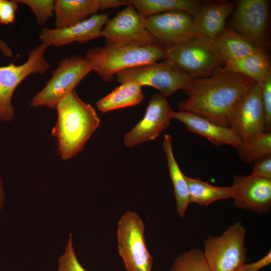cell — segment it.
Listing matches in <instances>:
<instances>
[{
  "label": "cell",
  "mask_w": 271,
  "mask_h": 271,
  "mask_svg": "<svg viewBox=\"0 0 271 271\" xmlns=\"http://www.w3.org/2000/svg\"><path fill=\"white\" fill-rule=\"evenodd\" d=\"M256 84L244 75L220 71L209 77L192 79L182 90L187 98L178 103V107L231 127L240 103Z\"/></svg>",
  "instance_id": "cell-1"
},
{
  "label": "cell",
  "mask_w": 271,
  "mask_h": 271,
  "mask_svg": "<svg viewBox=\"0 0 271 271\" xmlns=\"http://www.w3.org/2000/svg\"><path fill=\"white\" fill-rule=\"evenodd\" d=\"M57 120L52 130L63 160L75 157L83 148L100 120L94 108L82 101L73 90L57 104Z\"/></svg>",
  "instance_id": "cell-2"
},
{
  "label": "cell",
  "mask_w": 271,
  "mask_h": 271,
  "mask_svg": "<svg viewBox=\"0 0 271 271\" xmlns=\"http://www.w3.org/2000/svg\"><path fill=\"white\" fill-rule=\"evenodd\" d=\"M92 71L106 82L120 71L166 59V48L154 43L105 44L89 49L84 57Z\"/></svg>",
  "instance_id": "cell-3"
},
{
  "label": "cell",
  "mask_w": 271,
  "mask_h": 271,
  "mask_svg": "<svg viewBox=\"0 0 271 271\" xmlns=\"http://www.w3.org/2000/svg\"><path fill=\"white\" fill-rule=\"evenodd\" d=\"M192 79L210 76L225 64L213 40L198 35L190 41L166 48V59Z\"/></svg>",
  "instance_id": "cell-4"
},
{
  "label": "cell",
  "mask_w": 271,
  "mask_h": 271,
  "mask_svg": "<svg viewBox=\"0 0 271 271\" xmlns=\"http://www.w3.org/2000/svg\"><path fill=\"white\" fill-rule=\"evenodd\" d=\"M246 230L239 221L218 236L209 235L203 250L210 271H236L247 260Z\"/></svg>",
  "instance_id": "cell-5"
},
{
  "label": "cell",
  "mask_w": 271,
  "mask_h": 271,
  "mask_svg": "<svg viewBox=\"0 0 271 271\" xmlns=\"http://www.w3.org/2000/svg\"><path fill=\"white\" fill-rule=\"evenodd\" d=\"M118 253L126 271H152L153 259L146 246L145 225L137 213L127 211L117 222Z\"/></svg>",
  "instance_id": "cell-6"
},
{
  "label": "cell",
  "mask_w": 271,
  "mask_h": 271,
  "mask_svg": "<svg viewBox=\"0 0 271 271\" xmlns=\"http://www.w3.org/2000/svg\"><path fill=\"white\" fill-rule=\"evenodd\" d=\"M92 69L84 57L74 55L62 59L44 88L32 98L33 107L55 108L58 102L76 86Z\"/></svg>",
  "instance_id": "cell-7"
},
{
  "label": "cell",
  "mask_w": 271,
  "mask_h": 271,
  "mask_svg": "<svg viewBox=\"0 0 271 271\" xmlns=\"http://www.w3.org/2000/svg\"><path fill=\"white\" fill-rule=\"evenodd\" d=\"M119 83L133 82L159 91L167 98L183 90L192 78L172 61L153 62L120 71L116 74Z\"/></svg>",
  "instance_id": "cell-8"
},
{
  "label": "cell",
  "mask_w": 271,
  "mask_h": 271,
  "mask_svg": "<svg viewBox=\"0 0 271 271\" xmlns=\"http://www.w3.org/2000/svg\"><path fill=\"white\" fill-rule=\"evenodd\" d=\"M49 46L42 43L28 54L27 60L21 65L11 63L0 66V120H12L15 108L12 96L18 86L28 76L43 75L49 69L50 64L45 57Z\"/></svg>",
  "instance_id": "cell-9"
},
{
  "label": "cell",
  "mask_w": 271,
  "mask_h": 271,
  "mask_svg": "<svg viewBox=\"0 0 271 271\" xmlns=\"http://www.w3.org/2000/svg\"><path fill=\"white\" fill-rule=\"evenodd\" d=\"M147 29L156 43L168 48L186 43L199 35L193 23V17L181 11L159 13L145 18Z\"/></svg>",
  "instance_id": "cell-10"
},
{
  "label": "cell",
  "mask_w": 271,
  "mask_h": 271,
  "mask_svg": "<svg viewBox=\"0 0 271 271\" xmlns=\"http://www.w3.org/2000/svg\"><path fill=\"white\" fill-rule=\"evenodd\" d=\"M145 18L129 4L109 19L101 31L105 44H131L148 45L156 43L146 28Z\"/></svg>",
  "instance_id": "cell-11"
},
{
  "label": "cell",
  "mask_w": 271,
  "mask_h": 271,
  "mask_svg": "<svg viewBox=\"0 0 271 271\" xmlns=\"http://www.w3.org/2000/svg\"><path fill=\"white\" fill-rule=\"evenodd\" d=\"M268 16L267 1L239 0L232 19L233 30L266 52Z\"/></svg>",
  "instance_id": "cell-12"
},
{
  "label": "cell",
  "mask_w": 271,
  "mask_h": 271,
  "mask_svg": "<svg viewBox=\"0 0 271 271\" xmlns=\"http://www.w3.org/2000/svg\"><path fill=\"white\" fill-rule=\"evenodd\" d=\"M172 110L167 97L160 93L152 95L144 117L124 137L127 147H133L156 139L170 124Z\"/></svg>",
  "instance_id": "cell-13"
},
{
  "label": "cell",
  "mask_w": 271,
  "mask_h": 271,
  "mask_svg": "<svg viewBox=\"0 0 271 271\" xmlns=\"http://www.w3.org/2000/svg\"><path fill=\"white\" fill-rule=\"evenodd\" d=\"M232 187L234 205L241 209L259 213H267L271 209V179L251 175H235Z\"/></svg>",
  "instance_id": "cell-14"
},
{
  "label": "cell",
  "mask_w": 271,
  "mask_h": 271,
  "mask_svg": "<svg viewBox=\"0 0 271 271\" xmlns=\"http://www.w3.org/2000/svg\"><path fill=\"white\" fill-rule=\"evenodd\" d=\"M111 12L97 14L73 26L50 29L44 28L39 35L42 43L61 47L72 42L85 43L101 37V31L109 20Z\"/></svg>",
  "instance_id": "cell-15"
},
{
  "label": "cell",
  "mask_w": 271,
  "mask_h": 271,
  "mask_svg": "<svg viewBox=\"0 0 271 271\" xmlns=\"http://www.w3.org/2000/svg\"><path fill=\"white\" fill-rule=\"evenodd\" d=\"M265 124L260 92L256 83L240 103L231 127L244 142L266 132Z\"/></svg>",
  "instance_id": "cell-16"
},
{
  "label": "cell",
  "mask_w": 271,
  "mask_h": 271,
  "mask_svg": "<svg viewBox=\"0 0 271 271\" xmlns=\"http://www.w3.org/2000/svg\"><path fill=\"white\" fill-rule=\"evenodd\" d=\"M127 5L125 0H56L55 28L70 27L97 14L100 11Z\"/></svg>",
  "instance_id": "cell-17"
},
{
  "label": "cell",
  "mask_w": 271,
  "mask_h": 271,
  "mask_svg": "<svg viewBox=\"0 0 271 271\" xmlns=\"http://www.w3.org/2000/svg\"><path fill=\"white\" fill-rule=\"evenodd\" d=\"M172 118L184 124L188 131L206 138L216 146L227 145L236 149L242 143L231 127L217 124L196 114L173 111Z\"/></svg>",
  "instance_id": "cell-18"
},
{
  "label": "cell",
  "mask_w": 271,
  "mask_h": 271,
  "mask_svg": "<svg viewBox=\"0 0 271 271\" xmlns=\"http://www.w3.org/2000/svg\"><path fill=\"white\" fill-rule=\"evenodd\" d=\"M233 9L231 2H204L193 17L196 33L213 40L225 28L226 20Z\"/></svg>",
  "instance_id": "cell-19"
},
{
  "label": "cell",
  "mask_w": 271,
  "mask_h": 271,
  "mask_svg": "<svg viewBox=\"0 0 271 271\" xmlns=\"http://www.w3.org/2000/svg\"><path fill=\"white\" fill-rule=\"evenodd\" d=\"M163 148L166 154L170 177L173 186L177 211L179 217L183 218L191 203L189 186L186 175L181 170L175 158L171 135L166 134L164 136Z\"/></svg>",
  "instance_id": "cell-20"
},
{
  "label": "cell",
  "mask_w": 271,
  "mask_h": 271,
  "mask_svg": "<svg viewBox=\"0 0 271 271\" xmlns=\"http://www.w3.org/2000/svg\"><path fill=\"white\" fill-rule=\"evenodd\" d=\"M270 70L267 53L259 50L245 57L226 62L219 71L244 75L259 84Z\"/></svg>",
  "instance_id": "cell-21"
},
{
  "label": "cell",
  "mask_w": 271,
  "mask_h": 271,
  "mask_svg": "<svg viewBox=\"0 0 271 271\" xmlns=\"http://www.w3.org/2000/svg\"><path fill=\"white\" fill-rule=\"evenodd\" d=\"M225 63L260 50L232 29L224 28L213 39Z\"/></svg>",
  "instance_id": "cell-22"
},
{
  "label": "cell",
  "mask_w": 271,
  "mask_h": 271,
  "mask_svg": "<svg viewBox=\"0 0 271 271\" xmlns=\"http://www.w3.org/2000/svg\"><path fill=\"white\" fill-rule=\"evenodd\" d=\"M144 17L165 12L181 11L193 17L204 2L198 0H126Z\"/></svg>",
  "instance_id": "cell-23"
},
{
  "label": "cell",
  "mask_w": 271,
  "mask_h": 271,
  "mask_svg": "<svg viewBox=\"0 0 271 271\" xmlns=\"http://www.w3.org/2000/svg\"><path fill=\"white\" fill-rule=\"evenodd\" d=\"M140 85L125 82L96 102L98 109L103 112L133 106L140 103L144 98Z\"/></svg>",
  "instance_id": "cell-24"
},
{
  "label": "cell",
  "mask_w": 271,
  "mask_h": 271,
  "mask_svg": "<svg viewBox=\"0 0 271 271\" xmlns=\"http://www.w3.org/2000/svg\"><path fill=\"white\" fill-rule=\"evenodd\" d=\"M189 186L191 203L207 206L212 203L222 199L232 198V186H215L204 182L200 179L186 176Z\"/></svg>",
  "instance_id": "cell-25"
},
{
  "label": "cell",
  "mask_w": 271,
  "mask_h": 271,
  "mask_svg": "<svg viewBox=\"0 0 271 271\" xmlns=\"http://www.w3.org/2000/svg\"><path fill=\"white\" fill-rule=\"evenodd\" d=\"M244 162L251 163L264 156L271 154V132H264L242 142L236 149Z\"/></svg>",
  "instance_id": "cell-26"
},
{
  "label": "cell",
  "mask_w": 271,
  "mask_h": 271,
  "mask_svg": "<svg viewBox=\"0 0 271 271\" xmlns=\"http://www.w3.org/2000/svg\"><path fill=\"white\" fill-rule=\"evenodd\" d=\"M170 271H210L203 250L192 248L179 255L174 260Z\"/></svg>",
  "instance_id": "cell-27"
},
{
  "label": "cell",
  "mask_w": 271,
  "mask_h": 271,
  "mask_svg": "<svg viewBox=\"0 0 271 271\" xmlns=\"http://www.w3.org/2000/svg\"><path fill=\"white\" fill-rule=\"evenodd\" d=\"M18 4L28 6L36 17L37 24L45 25L54 15V0H16Z\"/></svg>",
  "instance_id": "cell-28"
},
{
  "label": "cell",
  "mask_w": 271,
  "mask_h": 271,
  "mask_svg": "<svg viewBox=\"0 0 271 271\" xmlns=\"http://www.w3.org/2000/svg\"><path fill=\"white\" fill-rule=\"evenodd\" d=\"M57 271H86L78 261L70 233L64 253L59 258Z\"/></svg>",
  "instance_id": "cell-29"
},
{
  "label": "cell",
  "mask_w": 271,
  "mask_h": 271,
  "mask_svg": "<svg viewBox=\"0 0 271 271\" xmlns=\"http://www.w3.org/2000/svg\"><path fill=\"white\" fill-rule=\"evenodd\" d=\"M265 116V131H270L271 127V70L262 82L258 84Z\"/></svg>",
  "instance_id": "cell-30"
},
{
  "label": "cell",
  "mask_w": 271,
  "mask_h": 271,
  "mask_svg": "<svg viewBox=\"0 0 271 271\" xmlns=\"http://www.w3.org/2000/svg\"><path fill=\"white\" fill-rule=\"evenodd\" d=\"M253 176L271 179V154L260 157L253 162Z\"/></svg>",
  "instance_id": "cell-31"
},
{
  "label": "cell",
  "mask_w": 271,
  "mask_h": 271,
  "mask_svg": "<svg viewBox=\"0 0 271 271\" xmlns=\"http://www.w3.org/2000/svg\"><path fill=\"white\" fill-rule=\"evenodd\" d=\"M18 3L16 0H2L0 9V23L8 25L14 23Z\"/></svg>",
  "instance_id": "cell-32"
},
{
  "label": "cell",
  "mask_w": 271,
  "mask_h": 271,
  "mask_svg": "<svg viewBox=\"0 0 271 271\" xmlns=\"http://www.w3.org/2000/svg\"><path fill=\"white\" fill-rule=\"evenodd\" d=\"M271 264V251L269 250L258 260L242 264L236 271H258Z\"/></svg>",
  "instance_id": "cell-33"
},
{
  "label": "cell",
  "mask_w": 271,
  "mask_h": 271,
  "mask_svg": "<svg viewBox=\"0 0 271 271\" xmlns=\"http://www.w3.org/2000/svg\"><path fill=\"white\" fill-rule=\"evenodd\" d=\"M0 50L7 57H11L13 55L12 49L0 38Z\"/></svg>",
  "instance_id": "cell-34"
},
{
  "label": "cell",
  "mask_w": 271,
  "mask_h": 271,
  "mask_svg": "<svg viewBox=\"0 0 271 271\" xmlns=\"http://www.w3.org/2000/svg\"><path fill=\"white\" fill-rule=\"evenodd\" d=\"M5 200V197L4 189H3V184L2 180L0 175V212L3 207L4 202Z\"/></svg>",
  "instance_id": "cell-35"
},
{
  "label": "cell",
  "mask_w": 271,
  "mask_h": 271,
  "mask_svg": "<svg viewBox=\"0 0 271 271\" xmlns=\"http://www.w3.org/2000/svg\"><path fill=\"white\" fill-rule=\"evenodd\" d=\"M2 0H0V9L2 5Z\"/></svg>",
  "instance_id": "cell-36"
}]
</instances>
